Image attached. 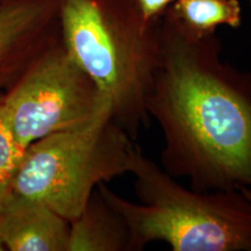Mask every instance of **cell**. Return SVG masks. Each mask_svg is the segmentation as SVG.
Segmentation results:
<instances>
[{"mask_svg": "<svg viewBox=\"0 0 251 251\" xmlns=\"http://www.w3.org/2000/svg\"><path fill=\"white\" fill-rule=\"evenodd\" d=\"M216 34L161 20V62L147 112L164 140L162 169L197 191L251 188V72L221 57Z\"/></svg>", "mask_w": 251, "mask_h": 251, "instance_id": "1", "label": "cell"}, {"mask_svg": "<svg viewBox=\"0 0 251 251\" xmlns=\"http://www.w3.org/2000/svg\"><path fill=\"white\" fill-rule=\"evenodd\" d=\"M161 20L147 23L135 0H58L68 54L134 140L150 121L147 99L161 62Z\"/></svg>", "mask_w": 251, "mask_h": 251, "instance_id": "2", "label": "cell"}, {"mask_svg": "<svg viewBox=\"0 0 251 251\" xmlns=\"http://www.w3.org/2000/svg\"><path fill=\"white\" fill-rule=\"evenodd\" d=\"M130 175L140 202L97 188L130 231L131 251L162 241L174 251H251V203L240 191L186 188L137 149Z\"/></svg>", "mask_w": 251, "mask_h": 251, "instance_id": "3", "label": "cell"}, {"mask_svg": "<svg viewBox=\"0 0 251 251\" xmlns=\"http://www.w3.org/2000/svg\"><path fill=\"white\" fill-rule=\"evenodd\" d=\"M139 148L105 109L83 127L31 143L25 150L12 191L45 203L71 222L99 184L130 174Z\"/></svg>", "mask_w": 251, "mask_h": 251, "instance_id": "4", "label": "cell"}, {"mask_svg": "<svg viewBox=\"0 0 251 251\" xmlns=\"http://www.w3.org/2000/svg\"><path fill=\"white\" fill-rule=\"evenodd\" d=\"M1 108L25 150L51 134L83 127L109 109L93 80L68 54L59 33L2 93Z\"/></svg>", "mask_w": 251, "mask_h": 251, "instance_id": "5", "label": "cell"}, {"mask_svg": "<svg viewBox=\"0 0 251 251\" xmlns=\"http://www.w3.org/2000/svg\"><path fill=\"white\" fill-rule=\"evenodd\" d=\"M58 33V0L0 1V92L14 85Z\"/></svg>", "mask_w": 251, "mask_h": 251, "instance_id": "6", "label": "cell"}, {"mask_svg": "<svg viewBox=\"0 0 251 251\" xmlns=\"http://www.w3.org/2000/svg\"><path fill=\"white\" fill-rule=\"evenodd\" d=\"M70 222L14 191L0 200V244L11 251H68Z\"/></svg>", "mask_w": 251, "mask_h": 251, "instance_id": "7", "label": "cell"}, {"mask_svg": "<svg viewBox=\"0 0 251 251\" xmlns=\"http://www.w3.org/2000/svg\"><path fill=\"white\" fill-rule=\"evenodd\" d=\"M68 251H131L127 222L98 188L70 222Z\"/></svg>", "mask_w": 251, "mask_h": 251, "instance_id": "8", "label": "cell"}, {"mask_svg": "<svg viewBox=\"0 0 251 251\" xmlns=\"http://www.w3.org/2000/svg\"><path fill=\"white\" fill-rule=\"evenodd\" d=\"M165 13L197 39L213 35L219 26L237 28L242 23L238 0H176Z\"/></svg>", "mask_w": 251, "mask_h": 251, "instance_id": "9", "label": "cell"}, {"mask_svg": "<svg viewBox=\"0 0 251 251\" xmlns=\"http://www.w3.org/2000/svg\"><path fill=\"white\" fill-rule=\"evenodd\" d=\"M2 93L0 92V200L12 191V185L25 149L6 125L1 108Z\"/></svg>", "mask_w": 251, "mask_h": 251, "instance_id": "10", "label": "cell"}, {"mask_svg": "<svg viewBox=\"0 0 251 251\" xmlns=\"http://www.w3.org/2000/svg\"><path fill=\"white\" fill-rule=\"evenodd\" d=\"M141 14L147 23L161 20L163 15L176 0H135Z\"/></svg>", "mask_w": 251, "mask_h": 251, "instance_id": "11", "label": "cell"}, {"mask_svg": "<svg viewBox=\"0 0 251 251\" xmlns=\"http://www.w3.org/2000/svg\"><path fill=\"white\" fill-rule=\"evenodd\" d=\"M238 191H240V192L243 194V197L246 198L248 201L251 203V188L242 187V188H240V190H238Z\"/></svg>", "mask_w": 251, "mask_h": 251, "instance_id": "12", "label": "cell"}, {"mask_svg": "<svg viewBox=\"0 0 251 251\" xmlns=\"http://www.w3.org/2000/svg\"><path fill=\"white\" fill-rule=\"evenodd\" d=\"M0 250H4V248L1 247V244H0Z\"/></svg>", "mask_w": 251, "mask_h": 251, "instance_id": "13", "label": "cell"}, {"mask_svg": "<svg viewBox=\"0 0 251 251\" xmlns=\"http://www.w3.org/2000/svg\"><path fill=\"white\" fill-rule=\"evenodd\" d=\"M0 1H1V0H0Z\"/></svg>", "mask_w": 251, "mask_h": 251, "instance_id": "14", "label": "cell"}]
</instances>
